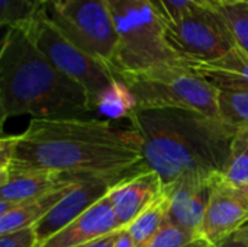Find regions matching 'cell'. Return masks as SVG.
Listing matches in <instances>:
<instances>
[{
  "label": "cell",
  "instance_id": "obj_27",
  "mask_svg": "<svg viewBox=\"0 0 248 247\" xmlns=\"http://www.w3.org/2000/svg\"><path fill=\"white\" fill-rule=\"evenodd\" d=\"M118 231V230H116ZM116 231L115 233H110L105 237H100L94 242H90L87 245H83V246H77V247H113V243H115V236H116Z\"/></svg>",
  "mask_w": 248,
  "mask_h": 247
},
{
  "label": "cell",
  "instance_id": "obj_17",
  "mask_svg": "<svg viewBox=\"0 0 248 247\" xmlns=\"http://www.w3.org/2000/svg\"><path fill=\"white\" fill-rule=\"evenodd\" d=\"M170 199L164 192L147 210H144L129 226L135 247H148L169 221Z\"/></svg>",
  "mask_w": 248,
  "mask_h": 247
},
{
  "label": "cell",
  "instance_id": "obj_19",
  "mask_svg": "<svg viewBox=\"0 0 248 247\" xmlns=\"http://www.w3.org/2000/svg\"><path fill=\"white\" fill-rule=\"evenodd\" d=\"M219 116L234 128L248 127V87L217 86Z\"/></svg>",
  "mask_w": 248,
  "mask_h": 247
},
{
  "label": "cell",
  "instance_id": "obj_23",
  "mask_svg": "<svg viewBox=\"0 0 248 247\" xmlns=\"http://www.w3.org/2000/svg\"><path fill=\"white\" fill-rule=\"evenodd\" d=\"M148 247H211L199 234L187 231L170 220Z\"/></svg>",
  "mask_w": 248,
  "mask_h": 247
},
{
  "label": "cell",
  "instance_id": "obj_1",
  "mask_svg": "<svg viewBox=\"0 0 248 247\" xmlns=\"http://www.w3.org/2000/svg\"><path fill=\"white\" fill-rule=\"evenodd\" d=\"M12 160L33 167L112 182L144 165L142 137L132 125L96 118L31 119L17 135H7Z\"/></svg>",
  "mask_w": 248,
  "mask_h": 247
},
{
  "label": "cell",
  "instance_id": "obj_9",
  "mask_svg": "<svg viewBox=\"0 0 248 247\" xmlns=\"http://www.w3.org/2000/svg\"><path fill=\"white\" fill-rule=\"evenodd\" d=\"M248 217V185H234L221 176L214 192L199 231V236L218 246L234 236Z\"/></svg>",
  "mask_w": 248,
  "mask_h": 247
},
{
  "label": "cell",
  "instance_id": "obj_22",
  "mask_svg": "<svg viewBox=\"0 0 248 247\" xmlns=\"http://www.w3.org/2000/svg\"><path fill=\"white\" fill-rule=\"evenodd\" d=\"M227 23L234 44L241 51L248 52V3L234 1L217 9Z\"/></svg>",
  "mask_w": 248,
  "mask_h": 247
},
{
  "label": "cell",
  "instance_id": "obj_10",
  "mask_svg": "<svg viewBox=\"0 0 248 247\" xmlns=\"http://www.w3.org/2000/svg\"><path fill=\"white\" fill-rule=\"evenodd\" d=\"M113 183L115 182L105 178L80 176L58 204H55V207L33 226L38 245L57 234L90 207L105 198Z\"/></svg>",
  "mask_w": 248,
  "mask_h": 247
},
{
  "label": "cell",
  "instance_id": "obj_8",
  "mask_svg": "<svg viewBox=\"0 0 248 247\" xmlns=\"http://www.w3.org/2000/svg\"><path fill=\"white\" fill-rule=\"evenodd\" d=\"M169 48L186 63H209L235 48L225 20L217 9L196 7L182 19L164 25Z\"/></svg>",
  "mask_w": 248,
  "mask_h": 247
},
{
  "label": "cell",
  "instance_id": "obj_30",
  "mask_svg": "<svg viewBox=\"0 0 248 247\" xmlns=\"http://www.w3.org/2000/svg\"><path fill=\"white\" fill-rule=\"evenodd\" d=\"M214 247H247L244 243H241L240 240H237L234 236H231L230 239H227L225 242H222L221 245H218V246H214Z\"/></svg>",
  "mask_w": 248,
  "mask_h": 247
},
{
  "label": "cell",
  "instance_id": "obj_25",
  "mask_svg": "<svg viewBox=\"0 0 248 247\" xmlns=\"http://www.w3.org/2000/svg\"><path fill=\"white\" fill-rule=\"evenodd\" d=\"M38 239L33 226L0 236V247H36Z\"/></svg>",
  "mask_w": 248,
  "mask_h": 247
},
{
  "label": "cell",
  "instance_id": "obj_26",
  "mask_svg": "<svg viewBox=\"0 0 248 247\" xmlns=\"http://www.w3.org/2000/svg\"><path fill=\"white\" fill-rule=\"evenodd\" d=\"M113 247H135L128 227H122L116 231Z\"/></svg>",
  "mask_w": 248,
  "mask_h": 247
},
{
  "label": "cell",
  "instance_id": "obj_12",
  "mask_svg": "<svg viewBox=\"0 0 248 247\" xmlns=\"http://www.w3.org/2000/svg\"><path fill=\"white\" fill-rule=\"evenodd\" d=\"M221 173L190 175L164 188L170 199V223L199 234L214 186Z\"/></svg>",
  "mask_w": 248,
  "mask_h": 247
},
{
  "label": "cell",
  "instance_id": "obj_31",
  "mask_svg": "<svg viewBox=\"0 0 248 247\" xmlns=\"http://www.w3.org/2000/svg\"><path fill=\"white\" fill-rule=\"evenodd\" d=\"M238 1H247L248 3V0H238Z\"/></svg>",
  "mask_w": 248,
  "mask_h": 247
},
{
  "label": "cell",
  "instance_id": "obj_11",
  "mask_svg": "<svg viewBox=\"0 0 248 247\" xmlns=\"http://www.w3.org/2000/svg\"><path fill=\"white\" fill-rule=\"evenodd\" d=\"M164 194L161 178L145 163L116 181L108 198L112 204L119 229L128 227L144 210Z\"/></svg>",
  "mask_w": 248,
  "mask_h": 247
},
{
  "label": "cell",
  "instance_id": "obj_24",
  "mask_svg": "<svg viewBox=\"0 0 248 247\" xmlns=\"http://www.w3.org/2000/svg\"><path fill=\"white\" fill-rule=\"evenodd\" d=\"M164 23H173L196 7H206L202 0H150Z\"/></svg>",
  "mask_w": 248,
  "mask_h": 247
},
{
  "label": "cell",
  "instance_id": "obj_5",
  "mask_svg": "<svg viewBox=\"0 0 248 247\" xmlns=\"http://www.w3.org/2000/svg\"><path fill=\"white\" fill-rule=\"evenodd\" d=\"M108 1L116 33L115 76L180 61L166 44V23L150 0Z\"/></svg>",
  "mask_w": 248,
  "mask_h": 247
},
{
  "label": "cell",
  "instance_id": "obj_16",
  "mask_svg": "<svg viewBox=\"0 0 248 247\" xmlns=\"http://www.w3.org/2000/svg\"><path fill=\"white\" fill-rule=\"evenodd\" d=\"M215 86L248 87V52L240 48L209 63H189Z\"/></svg>",
  "mask_w": 248,
  "mask_h": 247
},
{
  "label": "cell",
  "instance_id": "obj_3",
  "mask_svg": "<svg viewBox=\"0 0 248 247\" xmlns=\"http://www.w3.org/2000/svg\"><path fill=\"white\" fill-rule=\"evenodd\" d=\"M87 112V92L39 51L23 26L6 28L0 49L1 122L19 115L45 119Z\"/></svg>",
  "mask_w": 248,
  "mask_h": 247
},
{
  "label": "cell",
  "instance_id": "obj_13",
  "mask_svg": "<svg viewBox=\"0 0 248 247\" xmlns=\"http://www.w3.org/2000/svg\"><path fill=\"white\" fill-rule=\"evenodd\" d=\"M80 176L28 166L17 162H10L0 167V201L15 204L41 198L55 189L71 185Z\"/></svg>",
  "mask_w": 248,
  "mask_h": 247
},
{
  "label": "cell",
  "instance_id": "obj_20",
  "mask_svg": "<svg viewBox=\"0 0 248 247\" xmlns=\"http://www.w3.org/2000/svg\"><path fill=\"white\" fill-rule=\"evenodd\" d=\"M222 178L234 185H248V127L237 128Z\"/></svg>",
  "mask_w": 248,
  "mask_h": 247
},
{
  "label": "cell",
  "instance_id": "obj_4",
  "mask_svg": "<svg viewBox=\"0 0 248 247\" xmlns=\"http://www.w3.org/2000/svg\"><path fill=\"white\" fill-rule=\"evenodd\" d=\"M132 90L138 111L186 109L219 116L218 87L186 61H174L138 73L116 74Z\"/></svg>",
  "mask_w": 248,
  "mask_h": 247
},
{
  "label": "cell",
  "instance_id": "obj_15",
  "mask_svg": "<svg viewBox=\"0 0 248 247\" xmlns=\"http://www.w3.org/2000/svg\"><path fill=\"white\" fill-rule=\"evenodd\" d=\"M71 185L55 189L41 198L19 202L15 207H12L7 213L1 214L0 215V236L17 231L25 227L35 226L55 207V204H58V201L65 195V192L70 189Z\"/></svg>",
  "mask_w": 248,
  "mask_h": 247
},
{
  "label": "cell",
  "instance_id": "obj_7",
  "mask_svg": "<svg viewBox=\"0 0 248 247\" xmlns=\"http://www.w3.org/2000/svg\"><path fill=\"white\" fill-rule=\"evenodd\" d=\"M23 28L39 51L87 92L93 111L97 96L116 79L113 71L68 39L51 22L44 9Z\"/></svg>",
  "mask_w": 248,
  "mask_h": 247
},
{
  "label": "cell",
  "instance_id": "obj_29",
  "mask_svg": "<svg viewBox=\"0 0 248 247\" xmlns=\"http://www.w3.org/2000/svg\"><path fill=\"white\" fill-rule=\"evenodd\" d=\"M203 4L206 7H211V9H218V7H222L225 4H230V3H234V1H238V0H202Z\"/></svg>",
  "mask_w": 248,
  "mask_h": 247
},
{
  "label": "cell",
  "instance_id": "obj_14",
  "mask_svg": "<svg viewBox=\"0 0 248 247\" xmlns=\"http://www.w3.org/2000/svg\"><path fill=\"white\" fill-rule=\"evenodd\" d=\"M119 230L116 215L108 198H102L67 227L36 247H77Z\"/></svg>",
  "mask_w": 248,
  "mask_h": 247
},
{
  "label": "cell",
  "instance_id": "obj_6",
  "mask_svg": "<svg viewBox=\"0 0 248 247\" xmlns=\"http://www.w3.org/2000/svg\"><path fill=\"white\" fill-rule=\"evenodd\" d=\"M44 10L68 39L113 71L116 33L108 0H46Z\"/></svg>",
  "mask_w": 248,
  "mask_h": 247
},
{
  "label": "cell",
  "instance_id": "obj_2",
  "mask_svg": "<svg viewBox=\"0 0 248 247\" xmlns=\"http://www.w3.org/2000/svg\"><path fill=\"white\" fill-rule=\"evenodd\" d=\"M129 122L142 137L144 163L164 188L185 176L222 173L237 132L221 116L186 109L137 111Z\"/></svg>",
  "mask_w": 248,
  "mask_h": 247
},
{
  "label": "cell",
  "instance_id": "obj_21",
  "mask_svg": "<svg viewBox=\"0 0 248 247\" xmlns=\"http://www.w3.org/2000/svg\"><path fill=\"white\" fill-rule=\"evenodd\" d=\"M46 0H0V23L3 28L28 25L45 6Z\"/></svg>",
  "mask_w": 248,
  "mask_h": 247
},
{
  "label": "cell",
  "instance_id": "obj_18",
  "mask_svg": "<svg viewBox=\"0 0 248 247\" xmlns=\"http://www.w3.org/2000/svg\"><path fill=\"white\" fill-rule=\"evenodd\" d=\"M93 111L109 119H129L138 111V103L129 86L122 79L116 77L97 96Z\"/></svg>",
  "mask_w": 248,
  "mask_h": 247
},
{
  "label": "cell",
  "instance_id": "obj_28",
  "mask_svg": "<svg viewBox=\"0 0 248 247\" xmlns=\"http://www.w3.org/2000/svg\"><path fill=\"white\" fill-rule=\"evenodd\" d=\"M234 237L248 247V217L247 220H246V223L240 227V230L234 234Z\"/></svg>",
  "mask_w": 248,
  "mask_h": 247
}]
</instances>
